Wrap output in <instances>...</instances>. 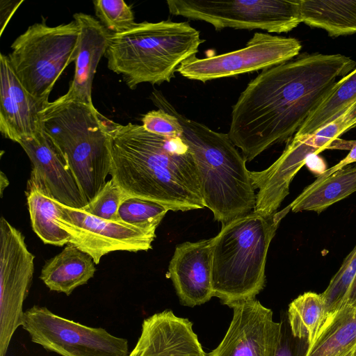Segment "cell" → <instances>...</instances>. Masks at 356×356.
Segmentation results:
<instances>
[{
  "label": "cell",
  "instance_id": "ac0fdd59",
  "mask_svg": "<svg viewBox=\"0 0 356 356\" xmlns=\"http://www.w3.org/2000/svg\"><path fill=\"white\" fill-rule=\"evenodd\" d=\"M73 17L79 28L80 36L74 75L63 97L92 106V81L113 33L92 15L78 13Z\"/></svg>",
  "mask_w": 356,
  "mask_h": 356
},
{
  "label": "cell",
  "instance_id": "30bf717a",
  "mask_svg": "<svg viewBox=\"0 0 356 356\" xmlns=\"http://www.w3.org/2000/svg\"><path fill=\"white\" fill-rule=\"evenodd\" d=\"M301 48L294 38L256 32L245 47L204 58L193 56L182 62L177 72L188 79L205 83L283 63L299 55Z\"/></svg>",
  "mask_w": 356,
  "mask_h": 356
},
{
  "label": "cell",
  "instance_id": "ba28073f",
  "mask_svg": "<svg viewBox=\"0 0 356 356\" xmlns=\"http://www.w3.org/2000/svg\"><path fill=\"white\" fill-rule=\"evenodd\" d=\"M170 14L211 24L216 31L261 29L287 33L302 22L300 0H168Z\"/></svg>",
  "mask_w": 356,
  "mask_h": 356
},
{
  "label": "cell",
  "instance_id": "f546056e",
  "mask_svg": "<svg viewBox=\"0 0 356 356\" xmlns=\"http://www.w3.org/2000/svg\"><path fill=\"white\" fill-rule=\"evenodd\" d=\"M127 195L111 179L97 196L84 207V211L94 216L113 221H120L118 209Z\"/></svg>",
  "mask_w": 356,
  "mask_h": 356
},
{
  "label": "cell",
  "instance_id": "7a4b0ae2",
  "mask_svg": "<svg viewBox=\"0 0 356 356\" xmlns=\"http://www.w3.org/2000/svg\"><path fill=\"white\" fill-rule=\"evenodd\" d=\"M111 179L131 197L169 210L203 209L197 169L181 137H166L143 125L121 124L106 118Z\"/></svg>",
  "mask_w": 356,
  "mask_h": 356
},
{
  "label": "cell",
  "instance_id": "52a82bcc",
  "mask_svg": "<svg viewBox=\"0 0 356 356\" xmlns=\"http://www.w3.org/2000/svg\"><path fill=\"white\" fill-rule=\"evenodd\" d=\"M80 30L72 21L56 26L35 23L11 44L8 60L22 86L34 97L49 102L65 69L76 58Z\"/></svg>",
  "mask_w": 356,
  "mask_h": 356
},
{
  "label": "cell",
  "instance_id": "4316f807",
  "mask_svg": "<svg viewBox=\"0 0 356 356\" xmlns=\"http://www.w3.org/2000/svg\"><path fill=\"white\" fill-rule=\"evenodd\" d=\"M168 211L156 202L127 195L120 206L118 215L120 221L156 233Z\"/></svg>",
  "mask_w": 356,
  "mask_h": 356
},
{
  "label": "cell",
  "instance_id": "2e32d148",
  "mask_svg": "<svg viewBox=\"0 0 356 356\" xmlns=\"http://www.w3.org/2000/svg\"><path fill=\"white\" fill-rule=\"evenodd\" d=\"M212 238L177 245L168 273L183 305H202L213 296L211 284Z\"/></svg>",
  "mask_w": 356,
  "mask_h": 356
},
{
  "label": "cell",
  "instance_id": "6da1fadb",
  "mask_svg": "<svg viewBox=\"0 0 356 356\" xmlns=\"http://www.w3.org/2000/svg\"><path fill=\"white\" fill-rule=\"evenodd\" d=\"M342 54L302 53L263 70L232 106L227 134L247 161L289 140L327 95L339 76L355 69Z\"/></svg>",
  "mask_w": 356,
  "mask_h": 356
},
{
  "label": "cell",
  "instance_id": "603a6c76",
  "mask_svg": "<svg viewBox=\"0 0 356 356\" xmlns=\"http://www.w3.org/2000/svg\"><path fill=\"white\" fill-rule=\"evenodd\" d=\"M356 350V307L343 305L323 325L307 356H347Z\"/></svg>",
  "mask_w": 356,
  "mask_h": 356
},
{
  "label": "cell",
  "instance_id": "8fae6325",
  "mask_svg": "<svg viewBox=\"0 0 356 356\" xmlns=\"http://www.w3.org/2000/svg\"><path fill=\"white\" fill-rule=\"evenodd\" d=\"M34 273V255L24 235L4 217L0 220V356H6L12 337L22 326L24 302Z\"/></svg>",
  "mask_w": 356,
  "mask_h": 356
},
{
  "label": "cell",
  "instance_id": "74e56055",
  "mask_svg": "<svg viewBox=\"0 0 356 356\" xmlns=\"http://www.w3.org/2000/svg\"><path fill=\"white\" fill-rule=\"evenodd\" d=\"M207 356H209V353L207 354Z\"/></svg>",
  "mask_w": 356,
  "mask_h": 356
},
{
  "label": "cell",
  "instance_id": "d4e9b609",
  "mask_svg": "<svg viewBox=\"0 0 356 356\" xmlns=\"http://www.w3.org/2000/svg\"><path fill=\"white\" fill-rule=\"evenodd\" d=\"M356 103V68L337 81L294 136L312 134L344 113Z\"/></svg>",
  "mask_w": 356,
  "mask_h": 356
},
{
  "label": "cell",
  "instance_id": "d590c367",
  "mask_svg": "<svg viewBox=\"0 0 356 356\" xmlns=\"http://www.w3.org/2000/svg\"><path fill=\"white\" fill-rule=\"evenodd\" d=\"M9 184L8 179L3 172H1L0 175V193L1 197H3V193L4 189L8 186Z\"/></svg>",
  "mask_w": 356,
  "mask_h": 356
},
{
  "label": "cell",
  "instance_id": "1f68e13d",
  "mask_svg": "<svg viewBox=\"0 0 356 356\" xmlns=\"http://www.w3.org/2000/svg\"><path fill=\"white\" fill-rule=\"evenodd\" d=\"M309 349L307 341L292 334L288 321H282L281 334L275 356H307Z\"/></svg>",
  "mask_w": 356,
  "mask_h": 356
},
{
  "label": "cell",
  "instance_id": "277c9868",
  "mask_svg": "<svg viewBox=\"0 0 356 356\" xmlns=\"http://www.w3.org/2000/svg\"><path fill=\"white\" fill-rule=\"evenodd\" d=\"M290 205L271 215L252 211L222 224L212 238L213 296L229 307L255 296L265 284L270 243Z\"/></svg>",
  "mask_w": 356,
  "mask_h": 356
},
{
  "label": "cell",
  "instance_id": "e575fe53",
  "mask_svg": "<svg viewBox=\"0 0 356 356\" xmlns=\"http://www.w3.org/2000/svg\"><path fill=\"white\" fill-rule=\"evenodd\" d=\"M345 304L356 307V275L346 296Z\"/></svg>",
  "mask_w": 356,
  "mask_h": 356
},
{
  "label": "cell",
  "instance_id": "9c48e42d",
  "mask_svg": "<svg viewBox=\"0 0 356 356\" xmlns=\"http://www.w3.org/2000/svg\"><path fill=\"white\" fill-rule=\"evenodd\" d=\"M22 327L32 342L60 356L129 355L127 339L60 316L46 307L33 305L26 309Z\"/></svg>",
  "mask_w": 356,
  "mask_h": 356
},
{
  "label": "cell",
  "instance_id": "ffe728a7",
  "mask_svg": "<svg viewBox=\"0 0 356 356\" xmlns=\"http://www.w3.org/2000/svg\"><path fill=\"white\" fill-rule=\"evenodd\" d=\"M95 264L89 254L68 243L60 253L46 261L40 278L51 291L70 296L76 288L93 277Z\"/></svg>",
  "mask_w": 356,
  "mask_h": 356
},
{
  "label": "cell",
  "instance_id": "4fadbf2b",
  "mask_svg": "<svg viewBox=\"0 0 356 356\" xmlns=\"http://www.w3.org/2000/svg\"><path fill=\"white\" fill-rule=\"evenodd\" d=\"M233 318L220 344L209 356H275L282 322L255 298L232 307Z\"/></svg>",
  "mask_w": 356,
  "mask_h": 356
},
{
  "label": "cell",
  "instance_id": "d6a6232c",
  "mask_svg": "<svg viewBox=\"0 0 356 356\" xmlns=\"http://www.w3.org/2000/svg\"><path fill=\"white\" fill-rule=\"evenodd\" d=\"M24 1H1V35L10 18Z\"/></svg>",
  "mask_w": 356,
  "mask_h": 356
},
{
  "label": "cell",
  "instance_id": "e0dca14e",
  "mask_svg": "<svg viewBox=\"0 0 356 356\" xmlns=\"http://www.w3.org/2000/svg\"><path fill=\"white\" fill-rule=\"evenodd\" d=\"M188 319L171 310L144 319L141 334L128 356H207Z\"/></svg>",
  "mask_w": 356,
  "mask_h": 356
},
{
  "label": "cell",
  "instance_id": "836d02e7",
  "mask_svg": "<svg viewBox=\"0 0 356 356\" xmlns=\"http://www.w3.org/2000/svg\"><path fill=\"white\" fill-rule=\"evenodd\" d=\"M356 162V141L351 147L350 152L348 154V155L341 161H340L337 164L331 167L330 168L325 170L324 172H323L321 174H320L316 179V181H319L327 177L328 176L331 175L334 172L343 168L346 165H348L350 163Z\"/></svg>",
  "mask_w": 356,
  "mask_h": 356
},
{
  "label": "cell",
  "instance_id": "5bb4252c",
  "mask_svg": "<svg viewBox=\"0 0 356 356\" xmlns=\"http://www.w3.org/2000/svg\"><path fill=\"white\" fill-rule=\"evenodd\" d=\"M49 102L40 100L22 86L8 56H0V131L15 143L43 131L41 113Z\"/></svg>",
  "mask_w": 356,
  "mask_h": 356
},
{
  "label": "cell",
  "instance_id": "cb8c5ba5",
  "mask_svg": "<svg viewBox=\"0 0 356 356\" xmlns=\"http://www.w3.org/2000/svg\"><path fill=\"white\" fill-rule=\"evenodd\" d=\"M32 229L45 244L63 246L70 242V236L56 222V201L30 177L26 191Z\"/></svg>",
  "mask_w": 356,
  "mask_h": 356
},
{
  "label": "cell",
  "instance_id": "7402d4cb",
  "mask_svg": "<svg viewBox=\"0 0 356 356\" xmlns=\"http://www.w3.org/2000/svg\"><path fill=\"white\" fill-rule=\"evenodd\" d=\"M302 22L330 36L356 33V0H300Z\"/></svg>",
  "mask_w": 356,
  "mask_h": 356
},
{
  "label": "cell",
  "instance_id": "8992f818",
  "mask_svg": "<svg viewBox=\"0 0 356 356\" xmlns=\"http://www.w3.org/2000/svg\"><path fill=\"white\" fill-rule=\"evenodd\" d=\"M41 119L44 133L76 181L93 183L108 173L111 154L106 117L94 105L60 96L46 104Z\"/></svg>",
  "mask_w": 356,
  "mask_h": 356
},
{
  "label": "cell",
  "instance_id": "3957f363",
  "mask_svg": "<svg viewBox=\"0 0 356 356\" xmlns=\"http://www.w3.org/2000/svg\"><path fill=\"white\" fill-rule=\"evenodd\" d=\"M151 99L181 123V138L191 150L197 169L204 205L215 220L222 225L254 211L256 195L250 171L229 135L184 117L160 91H153Z\"/></svg>",
  "mask_w": 356,
  "mask_h": 356
},
{
  "label": "cell",
  "instance_id": "9a60e30c",
  "mask_svg": "<svg viewBox=\"0 0 356 356\" xmlns=\"http://www.w3.org/2000/svg\"><path fill=\"white\" fill-rule=\"evenodd\" d=\"M19 144L31 162L30 177L53 199L73 208L88 204L64 159L44 131Z\"/></svg>",
  "mask_w": 356,
  "mask_h": 356
},
{
  "label": "cell",
  "instance_id": "f1b7e54d",
  "mask_svg": "<svg viewBox=\"0 0 356 356\" xmlns=\"http://www.w3.org/2000/svg\"><path fill=\"white\" fill-rule=\"evenodd\" d=\"M93 4L99 22L112 33L124 32L136 23L131 8L123 0H95Z\"/></svg>",
  "mask_w": 356,
  "mask_h": 356
},
{
  "label": "cell",
  "instance_id": "44dd1931",
  "mask_svg": "<svg viewBox=\"0 0 356 356\" xmlns=\"http://www.w3.org/2000/svg\"><path fill=\"white\" fill-rule=\"evenodd\" d=\"M356 192V165L346 166L319 181H313L289 204L293 212L320 213Z\"/></svg>",
  "mask_w": 356,
  "mask_h": 356
},
{
  "label": "cell",
  "instance_id": "4dcf8cb0",
  "mask_svg": "<svg viewBox=\"0 0 356 356\" xmlns=\"http://www.w3.org/2000/svg\"><path fill=\"white\" fill-rule=\"evenodd\" d=\"M144 129L152 134L166 137H181L183 128L173 115L159 108L145 114L142 119Z\"/></svg>",
  "mask_w": 356,
  "mask_h": 356
},
{
  "label": "cell",
  "instance_id": "7c38bea8",
  "mask_svg": "<svg viewBox=\"0 0 356 356\" xmlns=\"http://www.w3.org/2000/svg\"><path fill=\"white\" fill-rule=\"evenodd\" d=\"M56 205V222L70 236V243L89 254L95 264L111 252H136L152 248L156 233L122 221L102 219L57 201Z\"/></svg>",
  "mask_w": 356,
  "mask_h": 356
},
{
  "label": "cell",
  "instance_id": "8d00e7d4",
  "mask_svg": "<svg viewBox=\"0 0 356 356\" xmlns=\"http://www.w3.org/2000/svg\"><path fill=\"white\" fill-rule=\"evenodd\" d=\"M347 356H356V350L350 353V354H348Z\"/></svg>",
  "mask_w": 356,
  "mask_h": 356
},
{
  "label": "cell",
  "instance_id": "5b68a950",
  "mask_svg": "<svg viewBox=\"0 0 356 356\" xmlns=\"http://www.w3.org/2000/svg\"><path fill=\"white\" fill-rule=\"evenodd\" d=\"M204 42L186 22L145 21L113 33L104 56L108 69L134 90L142 83L170 82L180 64L195 56Z\"/></svg>",
  "mask_w": 356,
  "mask_h": 356
},
{
  "label": "cell",
  "instance_id": "83f0119b",
  "mask_svg": "<svg viewBox=\"0 0 356 356\" xmlns=\"http://www.w3.org/2000/svg\"><path fill=\"white\" fill-rule=\"evenodd\" d=\"M355 275L356 245L345 258L326 289L321 293L325 305L326 321L325 324L328 323L345 304L346 296Z\"/></svg>",
  "mask_w": 356,
  "mask_h": 356
},
{
  "label": "cell",
  "instance_id": "d6986e66",
  "mask_svg": "<svg viewBox=\"0 0 356 356\" xmlns=\"http://www.w3.org/2000/svg\"><path fill=\"white\" fill-rule=\"evenodd\" d=\"M353 128H356V103L312 134L294 136L277 159V164L285 173L295 176L310 156L317 155L326 149H350L355 141H343L339 138Z\"/></svg>",
  "mask_w": 356,
  "mask_h": 356
},
{
  "label": "cell",
  "instance_id": "484cf974",
  "mask_svg": "<svg viewBox=\"0 0 356 356\" xmlns=\"http://www.w3.org/2000/svg\"><path fill=\"white\" fill-rule=\"evenodd\" d=\"M287 321L292 334L307 341L310 348L326 321L321 293L306 292L294 299L289 305Z\"/></svg>",
  "mask_w": 356,
  "mask_h": 356
}]
</instances>
